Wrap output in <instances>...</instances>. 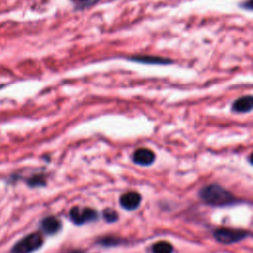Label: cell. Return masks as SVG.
<instances>
[{"label":"cell","mask_w":253,"mask_h":253,"mask_svg":"<svg viewBox=\"0 0 253 253\" xmlns=\"http://www.w3.org/2000/svg\"><path fill=\"white\" fill-rule=\"evenodd\" d=\"M199 195L206 204L214 207L229 206L237 202V199L230 192L215 184L203 187Z\"/></svg>","instance_id":"obj_1"},{"label":"cell","mask_w":253,"mask_h":253,"mask_svg":"<svg viewBox=\"0 0 253 253\" xmlns=\"http://www.w3.org/2000/svg\"><path fill=\"white\" fill-rule=\"evenodd\" d=\"M43 243V238L41 233L34 232L26 235L14 244L11 249L12 253H32L39 249Z\"/></svg>","instance_id":"obj_2"},{"label":"cell","mask_w":253,"mask_h":253,"mask_svg":"<svg viewBox=\"0 0 253 253\" xmlns=\"http://www.w3.org/2000/svg\"><path fill=\"white\" fill-rule=\"evenodd\" d=\"M213 235L218 242H221L224 244H229V243L238 242V241L244 239L248 235V232L245 230H242V229L221 227V228H217L214 231Z\"/></svg>","instance_id":"obj_3"},{"label":"cell","mask_w":253,"mask_h":253,"mask_svg":"<svg viewBox=\"0 0 253 253\" xmlns=\"http://www.w3.org/2000/svg\"><path fill=\"white\" fill-rule=\"evenodd\" d=\"M69 217L73 223L82 225L84 223L97 220L98 212L91 208L73 207L69 211Z\"/></svg>","instance_id":"obj_4"},{"label":"cell","mask_w":253,"mask_h":253,"mask_svg":"<svg viewBox=\"0 0 253 253\" xmlns=\"http://www.w3.org/2000/svg\"><path fill=\"white\" fill-rule=\"evenodd\" d=\"M140 202H141V196L136 192L125 193L120 198L121 206L127 211H132L137 209L140 205Z\"/></svg>","instance_id":"obj_5"},{"label":"cell","mask_w":253,"mask_h":253,"mask_svg":"<svg viewBox=\"0 0 253 253\" xmlns=\"http://www.w3.org/2000/svg\"><path fill=\"white\" fill-rule=\"evenodd\" d=\"M127 59L131 61H136L140 63H146V64H159V65H164V64H171L173 63L172 59L161 57V56H155V55H132L127 57Z\"/></svg>","instance_id":"obj_6"},{"label":"cell","mask_w":253,"mask_h":253,"mask_svg":"<svg viewBox=\"0 0 253 253\" xmlns=\"http://www.w3.org/2000/svg\"><path fill=\"white\" fill-rule=\"evenodd\" d=\"M133 162L139 165L147 166L153 163L155 160V154L152 150L147 148H139L133 153Z\"/></svg>","instance_id":"obj_7"},{"label":"cell","mask_w":253,"mask_h":253,"mask_svg":"<svg viewBox=\"0 0 253 253\" xmlns=\"http://www.w3.org/2000/svg\"><path fill=\"white\" fill-rule=\"evenodd\" d=\"M41 228L45 234L52 235L61 229V222L55 216H47L41 221Z\"/></svg>","instance_id":"obj_8"},{"label":"cell","mask_w":253,"mask_h":253,"mask_svg":"<svg viewBox=\"0 0 253 253\" xmlns=\"http://www.w3.org/2000/svg\"><path fill=\"white\" fill-rule=\"evenodd\" d=\"M253 98L252 96H243L235 100L232 104V111L236 113H247L252 110Z\"/></svg>","instance_id":"obj_9"},{"label":"cell","mask_w":253,"mask_h":253,"mask_svg":"<svg viewBox=\"0 0 253 253\" xmlns=\"http://www.w3.org/2000/svg\"><path fill=\"white\" fill-rule=\"evenodd\" d=\"M173 246L167 241H158L152 246V253H173Z\"/></svg>","instance_id":"obj_10"},{"label":"cell","mask_w":253,"mask_h":253,"mask_svg":"<svg viewBox=\"0 0 253 253\" xmlns=\"http://www.w3.org/2000/svg\"><path fill=\"white\" fill-rule=\"evenodd\" d=\"M103 214V217L104 219L107 221V222H115L118 220V213L115 210L113 209H110V208H107L103 211L102 212Z\"/></svg>","instance_id":"obj_11"},{"label":"cell","mask_w":253,"mask_h":253,"mask_svg":"<svg viewBox=\"0 0 253 253\" xmlns=\"http://www.w3.org/2000/svg\"><path fill=\"white\" fill-rule=\"evenodd\" d=\"M28 184L31 187H38V186H43L45 185V179L42 175H35L33 177H31L28 180Z\"/></svg>","instance_id":"obj_12"},{"label":"cell","mask_w":253,"mask_h":253,"mask_svg":"<svg viewBox=\"0 0 253 253\" xmlns=\"http://www.w3.org/2000/svg\"><path fill=\"white\" fill-rule=\"evenodd\" d=\"M100 244L105 245V246H114V245H118L121 243V239L118 237H114V236H107L102 238L99 241Z\"/></svg>","instance_id":"obj_13"},{"label":"cell","mask_w":253,"mask_h":253,"mask_svg":"<svg viewBox=\"0 0 253 253\" xmlns=\"http://www.w3.org/2000/svg\"><path fill=\"white\" fill-rule=\"evenodd\" d=\"M252 2H253V0H246V1H243L242 3H240V7H241L242 9L251 10V9L253 8Z\"/></svg>","instance_id":"obj_14"},{"label":"cell","mask_w":253,"mask_h":253,"mask_svg":"<svg viewBox=\"0 0 253 253\" xmlns=\"http://www.w3.org/2000/svg\"><path fill=\"white\" fill-rule=\"evenodd\" d=\"M72 2H74V3H77V4H79V3H86L87 1H89V0H71Z\"/></svg>","instance_id":"obj_15"},{"label":"cell","mask_w":253,"mask_h":253,"mask_svg":"<svg viewBox=\"0 0 253 253\" xmlns=\"http://www.w3.org/2000/svg\"><path fill=\"white\" fill-rule=\"evenodd\" d=\"M68 253H85V252H83V251H81V250H71V251H69Z\"/></svg>","instance_id":"obj_16"}]
</instances>
